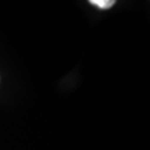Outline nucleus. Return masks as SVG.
<instances>
[{
  "mask_svg": "<svg viewBox=\"0 0 150 150\" xmlns=\"http://www.w3.org/2000/svg\"><path fill=\"white\" fill-rule=\"evenodd\" d=\"M90 4L98 6L99 9H110L115 4L114 0H91Z\"/></svg>",
  "mask_w": 150,
  "mask_h": 150,
  "instance_id": "nucleus-1",
  "label": "nucleus"
}]
</instances>
